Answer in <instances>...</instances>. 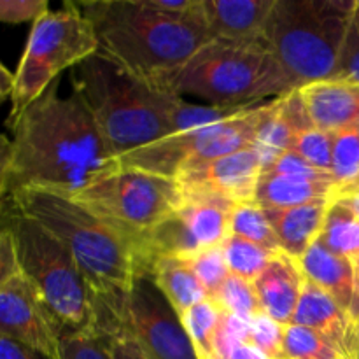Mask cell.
<instances>
[{
  "instance_id": "6",
  "label": "cell",
  "mask_w": 359,
  "mask_h": 359,
  "mask_svg": "<svg viewBox=\"0 0 359 359\" xmlns=\"http://www.w3.org/2000/svg\"><path fill=\"white\" fill-rule=\"evenodd\" d=\"M356 0H276L265 46L298 88L333 79Z\"/></svg>"
},
{
  "instance_id": "20",
  "label": "cell",
  "mask_w": 359,
  "mask_h": 359,
  "mask_svg": "<svg viewBox=\"0 0 359 359\" xmlns=\"http://www.w3.org/2000/svg\"><path fill=\"white\" fill-rule=\"evenodd\" d=\"M332 202H316L280 210L263 209L272 223L279 248L284 255L291 256L297 262L304 258L305 252L318 242Z\"/></svg>"
},
{
  "instance_id": "42",
  "label": "cell",
  "mask_w": 359,
  "mask_h": 359,
  "mask_svg": "<svg viewBox=\"0 0 359 359\" xmlns=\"http://www.w3.org/2000/svg\"><path fill=\"white\" fill-rule=\"evenodd\" d=\"M337 200H342V202L346 203V205L349 207L354 214H356L358 219H359V189L358 191L351 193V195H346V196H342V198H337Z\"/></svg>"
},
{
  "instance_id": "12",
  "label": "cell",
  "mask_w": 359,
  "mask_h": 359,
  "mask_svg": "<svg viewBox=\"0 0 359 359\" xmlns=\"http://www.w3.org/2000/svg\"><path fill=\"white\" fill-rule=\"evenodd\" d=\"M233 203L210 196H182L181 205L146 238L147 273L160 256L191 258L205 249L217 248L231 235Z\"/></svg>"
},
{
  "instance_id": "32",
  "label": "cell",
  "mask_w": 359,
  "mask_h": 359,
  "mask_svg": "<svg viewBox=\"0 0 359 359\" xmlns=\"http://www.w3.org/2000/svg\"><path fill=\"white\" fill-rule=\"evenodd\" d=\"M188 263L193 272H195L196 279L200 280V284L205 290L209 300H212L217 291H219V287L223 286L224 280L230 276L221 245L200 251L198 255L188 258Z\"/></svg>"
},
{
  "instance_id": "18",
  "label": "cell",
  "mask_w": 359,
  "mask_h": 359,
  "mask_svg": "<svg viewBox=\"0 0 359 359\" xmlns=\"http://www.w3.org/2000/svg\"><path fill=\"white\" fill-rule=\"evenodd\" d=\"M252 284L263 314L283 326L291 325L305 284L297 259L283 251L276 252Z\"/></svg>"
},
{
  "instance_id": "27",
  "label": "cell",
  "mask_w": 359,
  "mask_h": 359,
  "mask_svg": "<svg viewBox=\"0 0 359 359\" xmlns=\"http://www.w3.org/2000/svg\"><path fill=\"white\" fill-rule=\"evenodd\" d=\"M221 249H223L230 273L242 277L245 280H251V283H255L256 277L265 270L272 256L276 255L270 249L262 248V245L237 237V235H230L221 244Z\"/></svg>"
},
{
  "instance_id": "35",
  "label": "cell",
  "mask_w": 359,
  "mask_h": 359,
  "mask_svg": "<svg viewBox=\"0 0 359 359\" xmlns=\"http://www.w3.org/2000/svg\"><path fill=\"white\" fill-rule=\"evenodd\" d=\"M93 330L109 342L112 359H146L135 340L128 333L123 332L121 326L116 325L111 319H105V321L100 319L98 325L93 326Z\"/></svg>"
},
{
  "instance_id": "23",
  "label": "cell",
  "mask_w": 359,
  "mask_h": 359,
  "mask_svg": "<svg viewBox=\"0 0 359 359\" xmlns=\"http://www.w3.org/2000/svg\"><path fill=\"white\" fill-rule=\"evenodd\" d=\"M335 198L351 195L359 189V130L333 133L332 168Z\"/></svg>"
},
{
  "instance_id": "25",
  "label": "cell",
  "mask_w": 359,
  "mask_h": 359,
  "mask_svg": "<svg viewBox=\"0 0 359 359\" xmlns=\"http://www.w3.org/2000/svg\"><path fill=\"white\" fill-rule=\"evenodd\" d=\"M221 316H223V311L207 298L193 305L179 318L198 359H212L214 339H216Z\"/></svg>"
},
{
  "instance_id": "9",
  "label": "cell",
  "mask_w": 359,
  "mask_h": 359,
  "mask_svg": "<svg viewBox=\"0 0 359 359\" xmlns=\"http://www.w3.org/2000/svg\"><path fill=\"white\" fill-rule=\"evenodd\" d=\"M273 109L276 98L263 105H251L223 121L163 137L132 153L112 158L111 167L175 179L181 172L196 165L256 146Z\"/></svg>"
},
{
  "instance_id": "17",
  "label": "cell",
  "mask_w": 359,
  "mask_h": 359,
  "mask_svg": "<svg viewBox=\"0 0 359 359\" xmlns=\"http://www.w3.org/2000/svg\"><path fill=\"white\" fill-rule=\"evenodd\" d=\"M305 279L330 294L354 321L359 323V283L356 266L351 259L335 255L316 242L298 259Z\"/></svg>"
},
{
  "instance_id": "37",
  "label": "cell",
  "mask_w": 359,
  "mask_h": 359,
  "mask_svg": "<svg viewBox=\"0 0 359 359\" xmlns=\"http://www.w3.org/2000/svg\"><path fill=\"white\" fill-rule=\"evenodd\" d=\"M263 172H270V174H279V175H297V177H311V179H321V177H330V175H332L328 174V172H323V170H318V168H314L311 163L302 160L298 154L291 153V151H283L280 154H277L273 160H270L269 163L263 167Z\"/></svg>"
},
{
  "instance_id": "2",
  "label": "cell",
  "mask_w": 359,
  "mask_h": 359,
  "mask_svg": "<svg viewBox=\"0 0 359 359\" xmlns=\"http://www.w3.org/2000/svg\"><path fill=\"white\" fill-rule=\"evenodd\" d=\"M9 202L55 235L74 256L95 298L125 297L139 277L147 276L140 244L119 231L72 195L20 188Z\"/></svg>"
},
{
  "instance_id": "36",
  "label": "cell",
  "mask_w": 359,
  "mask_h": 359,
  "mask_svg": "<svg viewBox=\"0 0 359 359\" xmlns=\"http://www.w3.org/2000/svg\"><path fill=\"white\" fill-rule=\"evenodd\" d=\"M48 11V0H0V23H34Z\"/></svg>"
},
{
  "instance_id": "24",
  "label": "cell",
  "mask_w": 359,
  "mask_h": 359,
  "mask_svg": "<svg viewBox=\"0 0 359 359\" xmlns=\"http://www.w3.org/2000/svg\"><path fill=\"white\" fill-rule=\"evenodd\" d=\"M251 319L238 316H221L214 339L212 359H270L251 342Z\"/></svg>"
},
{
  "instance_id": "28",
  "label": "cell",
  "mask_w": 359,
  "mask_h": 359,
  "mask_svg": "<svg viewBox=\"0 0 359 359\" xmlns=\"http://www.w3.org/2000/svg\"><path fill=\"white\" fill-rule=\"evenodd\" d=\"M284 359H346L332 344L305 326H284Z\"/></svg>"
},
{
  "instance_id": "14",
  "label": "cell",
  "mask_w": 359,
  "mask_h": 359,
  "mask_svg": "<svg viewBox=\"0 0 359 359\" xmlns=\"http://www.w3.org/2000/svg\"><path fill=\"white\" fill-rule=\"evenodd\" d=\"M262 172L263 156L252 146L188 168L175 181L182 196H210L237 205L255 200Z\"/></svg>"
},
{
  "instance_id": "1",
  "label": "cell",
  "mask_w": 359,
  "mask_h": 359,
  "mask_svg": "<svg viewBox=\"0 0 359 359\" xmlns=\"http://www.w3.org/2000/svg\"><path fill=\"white\" fill-rule=\"evenodd\" d=\"M7 126L13 132L7 195L20 188L76 195L111 168L112 154L86 102L77 91L60 97L58 81Z\"/></svg>"
},
{
  "instance_id": "8",
  "label": "cell",
  "mask_w": 359,
  "mask_h": 359,
  "mask_svg": "<svg viewBox=\"0 0 359 359\" xmlns=\"http://www.w3.org/2000/svg\"><path fill=\"white\" fill-rule=\"evenodd\" d=\"M95 53H98V42L93 27L76 2H67L62 9L42 14L32 23L27 46L14 72L7 121H13L34 104L58 81L63 70L76 69Z\"/></svg>"
},
{
  "instance_id": "38",
  "label": "cell",
  "mask_w": 359,
  "mask_h": 359,
  "mask_svg": "<svg viewBox=\"0 0 359 359\" xmlns=\"http://www.w3.org/2000/svg\"><path fill=\"white\" fill-rule=\"evenodd\" d=\"M20 273L16 248L11 231L0 224V290Z\"/></svg>"
},
{
  "instance_id": "43",
  "label": "cell",
  "mask_w": 359,
  "mask_h": 359,
  "mask_svg": "<svg viewBox=\"0 0 359 359\" xmlns=\"http://www.w3.org/2000/svg\"><path fill=\"white\" fill-rule=\"evenodd\" d=\"M6 202H7V193L4 189H0V224H2V216H4V209H6Z\"/></svg>"
},
{
  "instance_id": "39",
  "label": "cell",
  "mask_w": 359,
  "mask_h": 359,
  "mask_svg": "<svg viewBox=\"0 0 359 359\" xmlns=\"http://www.w3.org/2000/svg\"><path fill=\"white\" fill-rule=\"evenodd\" d=\"M0 359H48L32 347L23 346L6 335H0Z\"/></svg>"
},
{
  "instance_id": "10",
  "label": "cell",
  "mask_w": 359,
  "mask_h": 359,
  "mask_svg": "<svg viewBox=\"0 0 359 359\" xmlns=\"http://www.w3.org/2000/svg\"><path fill=\"white\" fill-rule=\"evenodd\" d=\"M72 196L140 244L144 255L147 235L182 202L175 179L119 167L105 170Z\"/></svg>"
},
{
  "instance_id": "33",
  "label": "cell",
  "mask_w": 359,
  "mask_h": 359,
  "mask_svg": "<svg viewBox=\"0 0 359 359\" xmlns=\"http://www.w3.org/2000/svg\"><path fill=\"white\" fill-rule=\"evenodd\" d=\"M333 79L359 83V0H356L349 25H347Z\"/></svg>"
},
{
  "instance_id": "13",
  "label": "cell",
  "mask_w": 359,
  "mask_h": 359,
  "mask_svg": "<svg viewBox=\"0 0 359 359\" xmlns=\"http://www.w3.org/2000/svg\"><path fill=\"white\" fill-rule=\"evenodd\" d=\"M62 332L63 326L23 273L0 290V335L32 347L48 359H58Z\"/></svg>"
},
{
  "instance_id": "26",
  "label": "cell",
  "mask_w": 359,
  "mask_h": 359,
  "mask_svg": "<svg viewBox=\"0 0 359 359\" xmlns=\"http://www.w3.org/2000/svg\"><path fill=\"white\" fill-rule=\"evenodd\" d=\"M230 231L231 235H237V237L245 238V241L255 242V244L270 249L273 252L280 251L279 241H277V235L273 231L269 216H266L265 210L255 200L233 205Z\"/></svg>"
},
{
  "instance_id": "29",
  "label": "cell",
  "mask_w": 359,
  "mask_h": 359,
  "mask_svg": "<svg viewBox=\"0 0 359 359\" xmlns=\"http://www.w3.org/2000/svg\"><path fill=\"white\" fill-rule=\"evenodd\" d=\"M212 302L223 312L238 316V318L251 319L252 316L262 312L258 297H256L255 284L251 280L233 276V273L228 276V279L219 287Z\"/></svg>"
},
{
  "instance_id": "5",
  "label": "cell",
  "mask_w": 359,
  "mask_h": 359,
  "mask_svg": "<svg viewBox=\"0 0 359 359\" xmlns=\"http://www.w3.org/2000/svg\"><path fill=\"white\" fill-rule=\"evenodd\" d=\"M153 86L193 95L219 107H248L270 97H284L298 84L265 44L210 39L175 72Z\"/></svg>"
},
{
  "instance_id": "4",
  "label": "cell",
  "mask_w": 359,
  "mask_h": 359,
  "mask_svg": "<svg viewBox=\"0 0 359 359\" xmlns=\"http://www.w3.org/2000/svg\"><path fill=\"white\" fill-rule=\"evenodd\" d=\"M74 91L83 97L112 158L170 135L168 91L153 86L95 53L74 70Z\"/></svg>"
},
{
  "instance_id": "16",
  "label": "cell",
  "mask_w": 359,
  "mask_h": 359,
  "mask_svg": "<svg viewBox=\"0 0 359 359\" xmlns=\"http://www.w3.org/2000/svg\"><path fill=\"white\" fill-rule=\"evenodd\" d=\"M316 128L337 133L359 130V83L328 79L298 88Z\"/></svg>"
},
{
  "instance_id": "34",
  "label": "cell",
  "mask_w": 359,
  "mask_h": 359,
  "mask_svg": "<svg viewBox=\"0 0 359 359\" xmlns=\"http://www.w3.org/2000/svg\"><path fill=\"white\" fill-rule=\"evenodd\" d=\"M251 342L270 359H284V326L266 314L251 318Z\"/></svg>"
},
{
  "instance_id": "19",
  "label": "cell",
  "mask_w": 359,
  "mask_h": 359,
  "mask_svg": "<svg viewBox=\"0 0 359 359\" xmlns=\"http://www.w3.org/2000/svg\"><path fill=\"white\" fill-rule=\"evenodd\" d=\"M335 198L333 177H297L262 172L256 188L255 202L265 210L291 209L316 202H332Z\"/></svg>"
},
{
  "instance_id": "3",
  "label": "cell",
  "mask_w": 359,
  "mask_h": 359,
  "mask_svg": "<svg viewBox=\"0 0 359 359\" xmlns=\"http://www.w3.org/2000/svg\"><path fill=\"white\" fill-rule=\"evenodd\" d=\"M76 4L93 27L98 53L149 84L175 72L212 39L205 21L165 16L144 0Z\"/></svg>"
},
{
  "instance_id": "40",
  "label": "cell",
  "mask_w": 359,
  "mask_h": 359,
  "mask_svg": "<svg viewBox=\"0 0 359 359\" xmlns=\"http://www.w3.org/2000/svg\"><path fill=\"white\" fill-rule=\"evenodd\" d=\"M11 163H13V140L0 133V189L6 193L9 186Z\"/></svg>"
},
{
  "instance_id": "11",
  "label": "cell",
  "mask_w": 359,
  "mask_h": 359,
  "mask_svg": "<svg viewBox=\"0 0 359 359\" xmlns=\"http://www.w3.org/2000/svg\"><path fill=\"white\" fill-rule=\"evenodd\" d=\"M93 319L121 326L146 359H198L177 312L151 277H139L121 298H93Z\"/></svg>"
},
{
  "instance_id": "44",
  "label": "cell",
  "mask_w": 359,
  "mask_h": 359,
  "mask_svg": "<svg viewBox=\"0 0 359 359\" xmlns=\"http://www.w3.org/2000/svg\"><path fill=\"white\" fill-rule=\"evenodd\" d=\"M354 266H356V276H358V283H359V262L354 263Z\"/></svg>"
},
{
  "instance_id": "41",
  "label": "cell",
  "mask_w": 359,
  "mask_h": 359,
  "mask_svg": "<svg viewBox=\"0 0 359 359\" xmlns=\"http://www.w3.org/2000/svg\"><path fill=\"white\" fill-rule=\"evenodd\" d=\"M14 90V74L0 62V104L6 102L7 98L11 100Z\"/></svg>"
},
{
  "instance_id": "15",
  "label": "cell",
  "mask_w": 359,
  "mask_h": 359,
  "mask_svg": "<svg viewBox=\"0 0 359 359\" xmlns=\"http://www.w3.org/2000/svg\"><path fill=\"white\" fill-rule=\"evenodd\" d=\"M276 0H203L210 37L241 44H265V27Z\"/></svg>"
},
{
  "instance_id": "21",
  "label": "cell",
  "mask_w": 359,
  "mask_h": 359,
  "mask_svg": "<svg viewBox=\"0 0 359 359\" xmlns=\"http://www.w3.org/2000/svg\"><path fill=\"white\" fill-rule=\"evenodd\" d=\"M147 277L156 284L179 318L193 305L209 298L186 258L160 256L151 263Z\"/></svg>"
},
{
  "instance_id": "7",
  "label": "cell",
  "mask_w": 359,
  "mask_h": 359,
  "mask_svg": "<svg viewBox=\"0 0 359 359\" xmlns=\"http://www.w3.org/2000/svg\"><path fill=\"white\" fill-rule=\"evenodd\" d=\"M2 224L11 231L20 272L30 280L56 321L69 330L93 326V291L65 245L7 198Z\"/></svg>"
},
{
  "instance_id": "22",
  "label": "cell",
  "mask_w": 359,
  "mask_h": 359,
  "mask_svg": "<svg viewBox=\"0 0 359 359\" xmlns=\"http://www.w3.org/2000/svg\"><path fill=\"white\" fill-rule=\"evenodd\" d=\"M318 241L335 255L359 262V219L342 200L330 203Z\"/></svg>"
},
{
  "instance_id": "30",
  "label": "cell",
  "mask_w": 359,
  "mask_h": 359,
  "mask_svg": "<svg viewBox=\"0 0 359 359\" xmlns=\"http://www.w3.org/2000/svg\"><path fill=\"white\" fill-rule=\"evenodd\" d=\"M287 151L298 154L302 160L311 163L318 170L328 172L332 168V151H333V133L319 130L316 126L300 130L290 140Z\"/></svg>"
},
{
  "instance_id": "31",
  "label": "cell",
  "mask_w": 359,
  "mask_h": 359,
  "mask_svg": "<svg viewBox=\"0 0 359 359\" xmlns=\"http://www.w3.org/2000/svg\"><path fill=\"white\" fill-rule=\"evenodd\" d=\"M58 359H112L109 342L93 328H63Z\"/></svg>"
}]
</instances>
